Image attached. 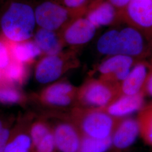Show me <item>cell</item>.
Masks as SVG:
<instances>
[{
    "label": "cell",
    "instance_id": "4dcf8cb0",
    "mask_svg": "<svg viewBox=\"0 0 152 152\" xmlns=\"http://www.w3.org/2000/svg\"><path fill=\"white\" fill-rule=\"evenodd\" d=\"M4 122L2 120L0 119V131L2 130L4 128Z\"/></svg>",
    "mask_w": 152,
    "mask_h": 152
},
{
    "label": "cell",
    "instance_id": "52a82bcc",
    "mask_svg": "<svg viewBox=\"0 0 152 152\" xmlns=\"http://www.w3.org/2000/svg\"><path fill=\"white\" fill-rule=\"evenodd\" d=\"M137 61L132 58L123 55L108 56L98 66L99 78L120 86Z\"/></svg>",
    "mask_w": 152,
    "mask_h": 152
},
{
    "label": "cell",
    "instance_id": "2e32d148",
    "mask_svg": "<svg viewBox=\"0 0 152 152\" xmlns=\"http://www.w3.org/2000/svg\"><path fill=\"white\" fill-rule=\"evenodd\" d=\"M32 39L43 56L59 54L65 46L60 33L44 28L37 27Z\"/></svg>",
    "mask_w": 152,
    "mask_h": 152
},
{
    "label": "cell",
    "instance_id": "ac0fdd59",
    "mask_svg": "<svg viewBox=\"0 0 152 152\" xmlns=\"http://www.w3.org/2000/svg\"><path fill=\"white\" fill-rule=\"evenodd\" d=\"M120 29L112 28L98 38L96 50L100 54L110 56L118 55V38Z\"/></svg>",
    "mask_w": 152,
    "mask_h": 152
},
{
    "label": "cell",
    "instance_id": "5bb4252c",
    "mask_svg": "<svg viewBox=\"0 0 152 152\" xmlns=\"http://www.w3.org/2000/svg\"><path fill=\"white\" fill-rule=\"evenodd\" d=\"M145 94L141 92L134 95H120L108 105L101 110L117 118H123L144 107Z\"/></svg>",
    "mask_w": 152,
    "mask_h": 152
},
{
    "label": "cell",
    "instance_id": "d4e9b609",
    "mask_svg": "<svg viewBox=\"0 0 152 152\" xmlns=\"http://www.w3.org/2000/svg\"><path fill=\"white\" fill-rule=\"evenodd\" d=\"M12 60L8 42L0 35V70L3 71L10 64Z\"/></svg>",
    "mask_w": 152,
    "mask_h": 152
},
{
    "label": "cell",
    "instance_id": "277c9868",
    "mask_svg": "<svg viewBox=\"0 0 152 152\" xmlns=\"http://www.w3.org/2000/svg\"><path fill=\"white\" fill-rule=\"evenodd\" d=\"M79 60L73 50L59 54L44 55L36 65L34 77L37 81L46 84L55 81L66 71L77 67Z\"/></svg>",
    "mask_w": 152,
    "mask_h": 152
},
{
    "label": "cell",
    "instance_id": "9a60e30c",
    "mask_svg": "<svg viewBox=\"0 0 152 152\" xmlns=\"http://www.w3.org/2000/svg\"><path fill=\"white\" fill-rule=\"evenodd\" d=\"M140 135L137 119L121 118L112 135V146L118 150H124L131 147Z\"/></svg>",
    "mask_w": 152,
    "mask_h": 152
},
{
    "label": "cell",
    "instance_id": "484cf974",
    "mask_svg": "<svg viewBox=\"0 0 152 152\" xmlns=\"http://www.w3.org/2000/svg\"><path fill=\"white\" fill-rule=\"evenodd\" d=\"M34 147L37 152H54L56 147L53 131L49 132Z\"/></svg>",
    "mask_w": 152,
    "mask_h": 152
},
{
    "label": "cell",
    "instance_id": "83f0119b",
    "mask_svg": "<svg viewBox=\"0 0 152 152\" xmlns=\"http://www.w3.org/2000/svg\"><path fill=\"white\" fill-rule=\"evenodd\" d=\"M10 137V131L4 127L0 131V152H4L6 147L9 141Z\"/></svg>",
    "mask_w": 152,
    "mask_h": 152
},
{
    "label": "cell",
    "instance_id": "f1b7e54d",
    "mask_svg": "<svg viewBox=\"0 0 152 152\" xmlns=\"http://www.w3.org/2000/svg\"><path fill=\"white\" fill-rule=\"evenodd\" d=\"M150 69L147 77V80L143 88V92L152 97V56L149 61Z\"/></svg>",
    "mask_w": 152,
    "mask_h": 152
},
{
    "label": "cell",
    "instance_id": "f546056e",
    "mask_svg": "<svg viewBox=\"0 0 152 152\" xmlns=\"http://www.w3.org/2000/svg\"><path fill=\"white\" fill-rule=\"evenodd\" d=\"M121 12L130 0H109Z\"/></svg>",
    "mask_w": 152,
    "mask_h": 152
},
{
    "label": "cell",
    "instance_id": "44dd1931",
    "mask_svg": "<svg viewBox=\"0 0 152 152\" xmlns=\"http://www.w3.org/2000/svg\"><path fill=\"white\" fill-rule=\"evenodd\" d=\"M112 146V137L99 139L82 135L78 152H105Z\"/></svg>",
    "mask_w": 152,
    "mask_h": 152
},
{
    "label": "cell",
    "instance_id": "30bf717a",
    "mask_svg": "<svg viewBox=\"0 0 152 152\" xmlns=\"http://www.w3.org/2000/svg\"><path fill=\"white\" fill-rule=\"evenodd\" d=\"M84 16L98 29L122 22L121 12L109 0H90Z\"/></svg>",
    "mask_w": 152,
    "mask_h": 152
},
{
    "label": "cell",
    "instance_id": "ffe728a7",
    "mask_svg": "<svg viewBox=\"0 0 152 152\" xmlns=\"http://www.w3.org/2000/svg\"><path fill=\"white\" fill-rule=\"evenodd\" d=\"M2 73L3 81L8 84L22 83L27 76V65L12 59L7 67L2 71Z\"/></svg>",
    "mask_w": 152,
    "mask_h": 152
},
{
    "label": "cell",
    "instance_id": "e0dca14e",
    "mask_svg": "<svg viewBox=\"0 0 152 152\" xmlns=\"http://www.w3.org/2000/svg\"><path fill=\"white\" fill-rule=\"evenodd\" d=\"M7 42L12 59L23 64H31L37 57L42 55L33 39L19 42Z\"/></svg>",
    "mask_w": 152,
    "mask_h": 152
},
{
    "label": "cell",
    "instance_id": "4316f807",
    "mask_svg": "<svg viewBox=\"0 0 152 152\" xmlns=\"http://www.w3.org/2000/svg\"><path fill=\"white\" fill-rule=\"evenodd\" d=\"M60 5L74 10L86 11L90 0H54Z\"/></svg>",
    "mask_w": 152,
    "mask_h": 152
},
{
    "label": "cell",
    "instance_id": "6da1fadb",
    "mask_svg": "<svg viewBox=\"0 0 152 152\" xmlns=\"http://www.w3.org/2000/svg\"><path fill=\"white\" fill-rule=\"evenodd\" d=\"M37 28L34 7L27 2L11 1L0 15V35L9 42L32 39Z\"/></svg>",
    "mask_w": 152,
    "mask_h": 152
},
{
    "label": "cell",
    "instance_id": "9c48e42d",
    "mask_svg": "<svg viewBox=\"0 0 152 152\" xmlns=\"http://www.w3.org/2000/svg\"><path fill=\"white\" fill-rule=\"evenodd\" d=\"M97 29L85 16H82L71 21L59 33L65 46L75 48L90 42Z\"/></svg>",
    "mask_w": 152,
    "mask_h": 152
},
{
    "label": "cell",
    "instance_id": "8992f818",
    "mask_svg": "<svg viewBox=\"0 0 152 152\" xmlns=\"http://www.w3.org/2000/svg\"><path fill=\"white\" fill-rule=\"evenodd\" d=\"M120 96L119 86L100 79H91L78 88L77 99L83 105L102 108Z\"/></svg>",
    "mask_w": 152,
    "mask_h": 152
},
{
    "label": "cell",
    "instance_id": "1f68e13d",
    "mask_svg": "<svg viewBox=\"0 0 152 152\" xmlns=\"http://www.w3.org/2000/svg\"><path fill=\"white\" fill-rule=\"evenodd\" d=\"M3 81V77H2V71L0 70V83L1 82Z\"/></svg>",
    "mask_w": 152,
    "mask_h": 152
},
{
    "label": "cell",
    "instance_id": "ba28073f",
    "mask_svg": "<svg viewBox=\"0 0 152 152\" xmlns=\"http://www.w3.org/2000/svg\"><path fill=\"white\" fill-rule=\"evenodd\" d=\"M121 16L122 22L152 37V0H130Z\"/></svg>",
    "mask_w": 152,
    "mask_h": 152
},
{
    "label": "cell",
    "instance_id": "4fadbf2b",
    "mask_svg": "<svg viewBox=\"0 0 152 152\" xmlns=\"http://www.w3.org/2000/svg\"><path fill=\"white\" fill-rule=\"evenodd\" d=\"M150 69L149 61H137L119 86L120 95H134L143 92Z\"/></svg>",
    "mask_w": 152,
    "mask_h": 152
},
{
    "label": "cell",
    "instance_id": "603a6c76",
    "mask_svg": "<svg viewBox=\"0 0 152 152\" xmlns=\"http://www.w3.org/2000/svg\"><path fill=\"white\" fill-rule=\"evenodd\" d=\"M22 100V94L17 89L9 86H0V103L15 104Z\"/></svg>",
    "mask_w": 152,
    "mask_h": 152
},
{
    "label": "cell",
    "instance_id": "7a4b0ae2",
    "mask_svg": "<svg viewBox=\"0 0 152 152\" xmlns=\"http://www.w3.org/2000/svg\"><path fill=\"white\" fill-rule=\"evenodd\" d=\"M74 124L82 135L103 139L112 135L121 118H117L100 109L77 108L73 112Z\"/></svg>",
    "mask_w": 152,
    "mask_h": 152
},
{
    "label": "cell",
    "instance_id": "7c38bea8",
    "mask_svg": "<svg viewBox=\"0 0 152 152\" xmlns=\"http://www.w3.org/2000/svg\"><path fill=\"white\" fill-rule=\"evenodd\" d=\"M56 149L60 152H78L82 135L74 124L61 122L53 131Z\"/></svg>",
    "mask_w": 152,
    "mask_h": 152
},
{
    "label": "cell",
    "instance_id": "7402d4cb",
    "mask_svg": "<svg viewBox=\"0 0 152 152\" xmlns=\"http://www.w3.org/2000/svg\"><path fill=\"white\" fill-rule=\"evenodd\" d=\"M32 145L30 135L22 133L9 141L4 152H30Z\"/></svg>",
    "mask_w": 152,
    "mask_h": 152
},
{
    "label": "cell",
    "instance_id": "cb8c5ba5",
    "mask_svg": "<svg viewBox=\"0 0 152 152\" xmlns=\"http://www.w3.org/2000/svg\"><path fill=\"white\" fill-rule=\"evenodd\" d=\"M50 131L49 126L44 122H37L33 124L30 131L33 145H36L38 141Z\"/></svg>",
    "mask_w": 152,
    "mask_h": 152
},
{
    "label": "cell",
    "instance_id": "8fae6325",
    "mask_svg": "<svg viewBox=\"0 0 152 152\" xmlns=\"http://www.w3.org/2000/svg\"><path fill=\"white\" fill-rule=\"evenodd\" d=\"M78 88L67 82H59L46 87L41 94V99L50 105L64 107L77 99Z\"/></svg>",
    "mask_w": 152,
    "mask_h": 152
},
{
    "label": "cell",
    "instance_id": "5b68a950",
    "mask_svg": "<svg viewBox=\"0 0 152 152\" xmlns=\"http://www.w3.org/2000/svg\"><path fill=\"white\" fill-rule=\"evenodd\" d=\"M118 55L134 59L145 60L152 55V37L140 29L126 24L120 28Z\"/></svg>",
    "mask_w": 152,
    "mask_h": 152
},
{
    "label": "cell",
    "instance_id": "3957f363",
    "mask_svg": "<svg viewBox=\"0 0 152 152\" xmlns=\"http://www.w3.org/2000/svg\"><path fill=\"white\" fill-rule=\"evenodd\" d=\"M37 27L59 32L71 21L84 16L85 11L71 10L54 0H44L34 7Z\"/></svg>",
    "mask_w": 152,
    "mask_h": 152
},
{
    "label": "cell",
    "instance_id": "d6986e66",
    "mask_svg": "<svg viewBox=\"0 0 152 152\" xmlns=\"http://www.w3.org/2000/svg\"><path fill=\"white\" fill-rule=\"evenodd\" d=\"M137 120L141 138L148 145L152 146V103L143 107Z\"/></svg>",
    "mask_w": 152,
    "mask_h": 152
}]
</instances>
